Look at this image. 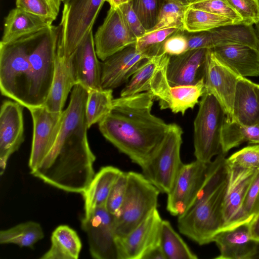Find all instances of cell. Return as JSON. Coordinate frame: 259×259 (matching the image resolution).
Segmentation results:
<instances>
[{"instance_id":"cell-1","label":"cell","mask_w":259,"mask_h":259,"mask_svg":"<svg viewBox=\"0 0 259 259\" xmlns=\"http://www.w3.org/2000/svg\"><path fill=\"white\" fill-rule=\"evenodd\" d=\"M59 26L0 42L2 94L28 109L44 106L55 69Z\"/></svg>"},{"instance_id":"cell-2","label":"cell","mask_w":259,"mask_h":259,"mask_svg":"<svg viewBox=\"0 0 259 259\" xmlns=\"http://www.w3.org/2000/svg\"><path fill=\"white\" fill-rule=\"evenodd\" d=\"M89 91L75 84L62 112L61 128L52 149L30 174L65 192L82 193L93 179L96 156L87 137L86 106Z\"/></svg>"},{"instance_id":"cell-3","label":"cell","mask_w":259,"mask_h":259,"mask_svg":"<svg viewBox=\"0 0 259 259\" xmlns=\"http://www.w3.org/2000/svg\"><path fill=\"white\" fill-rule=\"evenodd\" d=\"M155 98L145 92L114 99L110 113L99 122L104 137L140 167L154 154L170 126L151 112Z\"/></svg>"},{"instance_id":"cell-4","label":"cell","mask_w":259,"mask_h":259,"mask_svg":"<svg viewBox=\"0 0 259 259\" xmlns=\"http://www.w3.org/2000/svg\"><path fill=\"white\" fill-rule=\"evenodd\" d=\"M160 192L142 174L127 172L125 198L114 216L116 238L128 234L157 209Z\"/></svg>"},{"instance_id":"cell-5","label":"cell","mask_w":259,"mask_h":259,"mask_svg":"<svg viewBox=\"0 0 259 259\" xmlns=\"http://www.w3.org/2000/svg\"><path fill=\"white\" fill-rule=\"evenodd\" d=\"M227 179L213 192L178 217L180 232L200 245L212 242L223 227V203Z\"/></svg>"},{"instance_id":"cell-6","label":"cell","mask_w":259,"mask_h":259,"mask_svg":"<svg viewBox=\"0 0 259 259\" xmlns=\"http://www.w3.org/2000/svg\"><path fill=\"white\" fill-rule=\"evenodd\" d=\"M183 133L180 126L170 123L158 148L141 166L143 175L161 193L170 191L184 164L180 154Z\"/></svg>"},{"instance_id":"cell-7","label":"cell","mask_w":259,"mask_h":259,"mask_svg":"<svg viewBox=\"0 0 259 259\" xmlns=\"http://www.w3.org/2000/svg\"><path fill=\"white\" fill-rule=\"evenodd\" d=\"M105 0H67L58 25L57 51L70 58L77 47L93 30Z\"/></svg>"},{"instance_id":"cell-8","label":"cell","mask_w":259,"mask_h":259,"mask_svg":"<svg viewBox=\"0 0 259 259\" xmlns=\"http://www.w3.org/2000/svg\"><path fill=\"white\" fill-rule=\"evenodd\" d=\"M226 117L217 99L205 93L199 102L194 121V154L196 160L209 163L221 153V133Z\"/></svg>"},{"instance_id":"cell-9","label":"cell","mask_w":259,"mask_h":259,"mask_svg":"<svg viewBox=\"0 0 259 259\" xmlns=\"http://www.w3.org/2000/svg\"><path fill=\"white\" fill-rule=\"evenodd\" d=\"M81 226L87 234L93 258L118 259L114 217L105 206L85 213Z\"/></svg>"},{"instance_id":"cell-10","label":"cell","mask_w":259,"mask_h":259,"mask_svg":"<svg viewBox=\"0 0 259 259\" xmlns=\"http://www.w3.org/2000/svg\"><path fill=\"white\" fill-rule=\"evenodd\" d=\"M208 164L196 159L183 164L167 194L166 209L171 215L178 217L189 209L203 185Z\"/></svg>"},{"instance_id":"cell-11","label":"cell","mask_w":259,"mask_h":259,"mask_svg":"<svg viewBox=\"0 0 259 259\" xmlns=\"http://www.w3.org/2000/svg\"><path fill=\"white\" fill-rule=\"evenodd\" d=\"M227 163V162H226ZM227 183L223 203L222 230L248 222L242 206L247 191L257 170L227 164Z\"/></svg>"},{"instance_id":"cell-12","label":"cell","mask_w":259,"mask_h":259,"mask_svg":"<svg viewBox=\"0 0 259 259\" xmlns=\"http://www.w3.org/2000/svg\"><path fill=\"white\" fill-rule=\"evenodd\" d=\"M136 36L128 27L118 7H110L102 24L94 36L96 52L102 61L135 45Z\"/></svg>"},{"instance_id":"cell-13","label":"cell","mask_w":259,"mask_h":259,"mask_svg":"<svg viewBox=\"0 0 259 259\" xmlns=\"http://www.w3.org/2000/svg\"><path fill=\"white\" fill-rule=\"evenodd\" d=\"M33 121V132L28 166L35 169L53 146L59 133L62 112H52L45 106L29 109Z\"/></svg>"},{"instance_id":"cell-14","label":"cell","mask_w":259,"mask_h":259,"mask_svg":"<svg viewBox=\"0 0 259 259\" xmlns=\"http://www.w3.org/2000/svg\"><path fill=\"white\" fill-rule=\"evenodd\" d=\"M241 76L221 62L208 50L204 77L205 93L212 95L223 107L226 117L233 120V105L238 80Z\"/></svg>"},{"instance_id":"cell-15","label":"cell","mask_w":259,"mask_h":259,"mask_svg":"<svg viewBox=\"0 0 259 259\" xmlns=\"http://www.w3.org/2000/svg\"><path fill=\"white\" fill-rule=\"evenodd\" d=\"M162 220L156 209L128 234L116 238L118 259H142L149 250L160 245Z\"/></svg>"},{"instance_id":"cell-16","label":"cell","mask_w":259,"mask_h":259,"mask_svg":"<svg viewBox=\"0 0 259 259\" xmlns=\"http://www.w3.org/2000/svg\"><path fill=\"white\" fill-rule=\"evenodd\" d=\"M24 106L15 101H4L0 113V174L4 173L10 156L24 141Z\"/></svg>"},{"instance_id":"cell-17","label":"cell","mask_w":259,"mask_h":259,"mask_svg":"<svg viewBox=\"0 0 259 259\" xmlns=\"http://www.w3.org/2000/svg\"><path fill=\"white\" fill-rule=\"evenodd\" d=\"M185 32L188 39L189 50L211 49L217 46L229 44L245 45L259 50L253 25L232 24L207 31L189 32L185 30Z\"/></svg>"},{"instance_id":"cell-18","label":"cell","mask_w":259,"mask_h":259,"mask_svg":"<svg viewBox=\"0 0 259 259\" xmlns=\"http://www.w3.org/2000/svg\"><path fill=\"white\" fill-rule=\"evenodd\" d=\"M148 58L138 52L135 45L110 56L101 63V87L104 89L117 88L130 80Z\"/></svg>"},{"instance_id":"cell-19","label":"cell","mask_w":259,"mask_h":259,"mask_svg":"<svg viewBox=\"0 0 259 259\" xmlns=\"http://www.w3.org/2000/svg\"><path fill=\"white\" fill-rule=\"evenodd\" d=\"M98 58L92 30L71 57L75 84H80L89 91L102 89L101 62Z\"/></svg>"},{"instance_id":"cell-20","label":"cell","mask_w":259,"mask_h":259,"mask_svg":"<svg viewBox=\"0 0 259 259\" xmlns=\"http://www.w3.org/2000/svg\"><path fill=\"white\" fill-rule=\"evenodd\" d=\"M208 50H189L180 55L170 56L166 70L169 84H194L204 79Z\"/></svg>"},{"instance_id":"cell-21","label":"cell","mask_w":259,"mask_h":259,"mask_svg":"<svg viewBox=\"0 0 259 259\" xmlns=\"http://www.w3.org/2000/svg\"><path fill=\"white\" fill-rule=\"evenodd\" d=\"M212 242L220 252L217 259H253L257 244L251 236L249 223L219 231Z\"/></svg>"},{"instance_id":"cell-22","label":"cell","mask_w":259,"mask_h":259,"mask_svg":"<svg viewBox=\"0 0 259 259\" xmlns=\"http://www.w3.org/2000/svg\"><path fill=\"white\" fill-rule=\"evenodd\" d=\"M211 50L221 62L239 75L259 76V50L245 45L229 44Z\"/></svg>"},{"instance_id":"cell-23","label":"cell","mask_w":259,"mask_h":259,"mask_svg":"<svg viewBox=\"0 0 259 259\" xmlns=\"http://www.w3.org/2000/svg\"><path fill=\"white\" fill-rule=\"evenodd\" d=\"M75 85L71 59L57 52L51 89L44 106L50 111L60 112L71 90Z\"/></svg>"},{"instance_id":"cell-24","label":"cell","mask_w":259,"mask_h":259,"mask_svg":"<svg viewBox=\"0 0 259 259\" xmlns=\"http://www.w3.org/2000/svg\"><path fill=\"white\" fill-rule=\"evenodd\" d=\"M52 25L44 19L16 7L5 19L1 42L6 44L43 31Z\"/></svg>"},{"instance_id":"cell-25","label":"cell","mask_w":259,"mask_h":259,"mask_svg":"<svg viewBox=\"0 0 259 259\" xmlns=\"http://www.w3.org/2000/svg\"><path fill=\"white\" fill-rule=\"evenodd\" d=\"M245 125H259V102L254 83L241 76L237 81L233 105V120Z\"/></svg>"},{"instance_id":"cell-26","label":"cell","mask_w":259,"mask_h":259,"mask_svg":"<svg viewBox=\"0 0 259 259\" xmlns=\"http://www.w3.org/2000/svg\"><path fill=\"white\" fill-rule=\"evenodd\" d=\"M123 171L113 166L102 167L95 174L82 193L85 213L98 207L105 206L109 193Z\"/></svg>"},{"instance_id":"cell-27","label":"cell","mask_w":259,"mask_h":259,"mask_svg":"<svg viewBox=\"0 0 259 259\" xmlns=\"http://www.w3.org/2000/svg\"><path fill=\"white\" fill-rule=\"evenodd\" d=\"M50 248L40 259H77L82 243L76 232L66 225L58 226L52 232Z\"/></svg>"},{"instance_id":"cell-28","label":"cell","mask_w":259,"mask_h":259,"mask_svg":"<svg viewBox=\"0 0 259 259\" xmlns=\"http://www.w3.org/2000/svg\"><path fill=\"white\" fill-rule=\"evenodd\" d=\"M244 142L259 144V125H245L225 119L221 133L222 152L227 154Z\"/></svg>"},{"instance_id":"cell-29","label":"cell","mask_w":259,"mask_h":259,"mask_svg":"<svg viewBox=\"0 0 259 259\" xmlns=\"http://www.w3.org/2000/svg\"><path fill=\"white\" fill-rule=\"evenodd\" d=\"M205 92L204 79L194 84L171 85L167 109L183 115L188 109H193L199 103V98Z\"/></svg>"},{"instance_id":"cell-30","label":"cell","mask_w":259,"mask_h":259,"mask_svg":"<svg viewBox=\"0 0 259 259\" xmlns=\"http://www.w3.org/2000/svg\"><path fill=\"white\" fill-rule=\"evenodd\" d=\"M44 237V233L41 225L31 221L0 231L1 244H14L20 247L32 248Z\"/></svg>"},{"instance_id":"cell-31","label":"cell","mask_w":259,"mask_h":259,"mask_svg":"<svg viewBox=\"0 0 259 259\" xmlns=\"http://www.w3.org/2000/svg\"><path fill=\"white\" fill-rule=\"evenodd\" d=\"M160 245L165 259L198 258L167 220H163L161 223Z\"/></svg>"},{"instance_id":"cell-32","label":"cell","mask_w":259,"mask_h":259,"mask_svg":"<svg viewBox=\"0 0 259 259\" xmlns=\"http://www.w3.org/2000/svg\"><path fill=\"white\" fill-rule=\"evenodd\" d=\"M234 24L226 17L201 10L189 8L184 18V30L189 32L207 31L221 26Z\"/></svg>"},{"instance_id":"cell-33","label":"cell","mask_w":259,"mask_h":259,"mask_svg":"<svg viewBox=\"0 0 259 259\" xmlns=\"http://www.w3.org/2000/svg\"><path fill=\"white\" fill-rule=\"evenodd\" d=\"M113 90L100 89L89 91L86 106L88 128L100 122L112 109Z\"/></svg>"},{"instance_id":"cell-34","label":"cell","mask_w":259,"mask_h":259,"mask_svg":"<svg viewBox=\"0 0 259 259\" xmlns=\"http://www.w3.org/2000/svg\"><path fill=\"white\" fill-rule=\"evenodd\" d=\"M163 54L146 60L132 75L120 92V97L149 92L150 84Z\"/></svg>"},{"instance_id":"cell-35","label":"cell","mask_w":259,"mask_h":259,"mask_svg":"<svg viewBox=\"0 0 259 259\" xmlns=\"http://www.w3.org/2000/svg\"><path fill=\"white\" fill-rule=\"evenodd\" d=\"M187 8L188 5L172 0H164L155 25L147 32L169 28L185 31L184 18Z\"/></svg>"},{"instance_id":"cell-36","label":"cell","mask_w":259,"mask_h":259,"mask_svg":"<svg viewBox=\"0 0 259 259\" xmlns=\"http://www.w3.org/2000/svg\"><path fill=\"white\" fill-rule=\"evenodd\" d=\"M179 30H181L169 28L148 31L143 35L137 38L135 47L138 52L144 54L148 58L162 54L161 51L164 41Z\"/></svg>"},{"instance_id":"cell-37","label":"cell","mask_w":259,"mask_h":259,"mask_svg":"<svg viewBox=\"0 0 259 259\" xmlns=\"http://www.w3.org/2000/svg\"><path fill=\"white\" fill-rule=\"evenodd\" d=\"M61 2V0H16V5L52 24L58 15Z\"/></svg>"},{"instance_id":"cell-38","label":"cell","mask_w":259,"mask_h":259,"mask_svg":"<svg viewBox=\"0 0 259 259\" xmlns=\"http://www.w3.org/2000/svg\"><path fill=\"white\" fill-rule=\"evenodd\" d=\"M188 7L206 11L231 19L234 24H242L241 17L227 0H193Z\"/></svg>"},{"instance_id":"cell-39","label":"cell","mask_w":259,"mask_h":259,"mask_svg":"<svg viewBox=\"0 0 259 259\" xmlns=\"http://www.w3.org/2000/svg\"><path fill=\"white\" fill-rule=\"evenodd\" d=\"M164 0H131L133 9L147 31L156 24Z\"/></svg>"},{"instance_id":"cell-40","label":"cell","mask_w":259,"mask_h":259,"mask_svg":"<svg viewBox=\"0 0 259 259\" xmlns=\"http://www.w3.org/2000/svg\"><path fill=\"white\" fill-rule=\"evenodd\" d=\"M227 164L259 170V144L246 146L226 158Z\"/></svg>"},{"instance_id":"cell-41","label":"cell","mask_w":259,"mask_h":259,"mask_svg":"<svg viewBox=\"0 0 259 259\" xmlns=\"http://www.w3.org/2000/svg\"><path fill=\"white\" fill-rule=\"evenodd\" d=\"M127 183V172L122 171L113 185L107 198L105 207L114 216L120 209L123 202Z\"/></svg>"},{"instance_id":"cell-42","label":"cell","mask_w":259,"mask_h":259,"mask_svg":"<svg viewBox=\"0 0 259 259\" xmlns=\"http://www.w3.org/2000/svg\"><path fill=\"white\" fill-rule=\"evenodd\" d=\"M232 8L241 17L242 24H256L259 20V5L257 0H227Z\"/></svg>"},{"instance_id":"cell-43","label":"cell","mask_w":259,"mask_h":259,"mask_svg":"<svg viewBox=\"0 0 259 259\" xmlns=\"http://www.w3.org/2000/svg\"><path fill=\"white\" fill-rule=\"evenodd\" d=\"M244 214L250 222L259 212V170L247 191L242 206Z\"/></svg>"},{"instance_id":"cell-44","label":"cell","mask_w":259,"mask_h":259,"mask_svg":"<svg viewBox=\"0 0 259 259\" xmlns=\"http://www.w3.org/2000/svg\"><path fill=\"white\" fill-rule=\"evenodd\" d=\"M188 50V42L185 31L179 30L164 41L161 53L175 56L182 54Z\"/></svg>"},{"instance_id":"cell-45","label":"cell","mask_w":259,"mask_h":259,"mask_svg":"<svg viewBox=\"0 0 259 259\" xmlns=\"http://www.w3.org/2000/svg\"><path fill=\"white\" fill-rule=\"evenodd\" d=\"M118 7L121 11L128 27L137 38L146 33L147 30L133 9L131 2L121 4Z\"/></svg>"},{"instance_id":"cell-46","label":"cell","mask_w":259,"mask_h":259,"mask_svg":"<svg viewBox=\"0 0 259 259\" xmlns=\"http://www.w3.org/2000/svg\"><path fill=\"white\" fill-rule=\"evenodd\" d=\"M142 259H165L160 244L149 250Z\"/></svg>"},{"instance_id":"cell-47","label":"cell","mask_w":259,"mask_h":259,"mask_svg":"<svg viewBox=\"0 0 259 259\" xmlns=\"http://www.w3.org/2000/svg\"><path fill=\"white\" fill-rule=\"evenodd\" d=\"M249 226L252 238L259 242V212L249 223Z\"/></svg>"},{"instance_id":"cell-48","label":"cell","mask_w":259,"mask_h":259,"mask_svg":"<svg viewBox=\"0 0 259 259\" xmlns=\"http://www.w3.org/2000/svg\"><path fill=\"white\" fill-rule=\"evenodd\" d=\"M131 0H105V2H108L110 7H117L121 4L130 2Z\"/></svg>"},{"instance_id":"cell-49","label":"cell","mask_w":259,"mask_h":259,"mask_svg":"<svg viewBox=\"0 0 259 259\" xmlns=\"http://www.w3.org/2000/svg\"><path fill=\"white\" fill-rule=\"evenodd\" d=\"M257 1H258V5H259V0H257ZM255 26H256V28L255 29V31L256 35L258 47H259V20H258L257 23L255 24Z\"/></svg>"},{"instance_id":"cell-50","label":"cell","mask_w":259,"mask_h":259,"mask_svg":"<svg viewBox=\"0 0 259 259\" xmlns=\"http://www.w3.org/2000/svg\"><path fill=\"white\" fill-rule=\"evenodd\" d=\"M182 4H183L186 5H188L192 0H172Z\"/></svg>"},{"instance_id":"cell-51","label":"cell","mask_w":259,"mask_h":259,"mask_svg":"<svg viewBox=\"0 0 259 259\" xmlns=\"http://www.w3.org/2000/svg\"><path fill=\"white\" fill-rule=\"evenodd\" d=\"M254 90L256 94L258 101L259 102V84L254 83Z\"/></svg>"},{"instance_id":"cell-52","label":"cell","mask_w":259,"mask_h":259,"mask_svg":"<svg viewBox=\"0 0 259 259\" xmlns=\"http://www.w3.org/2000/svg\"><path fill=\"white\" fill-rule=\"evenodd\" d=\"M259 258V242L257 241L256 251L253 259Z\"/></svg>"},{"instance_id":"cell-53","label":"cell","mask_w":259,"mask_h":259,"mask_svg":"<svg viewBox=\"0 0 259 259\" xmlns=\"http://www.w3.org/2000/svg\"><path fill=\"white\" fill-rule=\"evenodd\" d=\"M67 0H61L62 2L64 3V2H65Z\"/></svg>"},{"instance_id":"cell-54","label":"cell","mask_w":259,"mask_h":259,"mask_svg":"<svg viewBox=\"0 0 259 259\" xmlns=\"http://www.w3.org/2000/svg\"><path fill=\"white\" fill-rule=\"evenodd\" d=\"M192 1H193V0H192Z\"/></svg>"}]
</instances>
